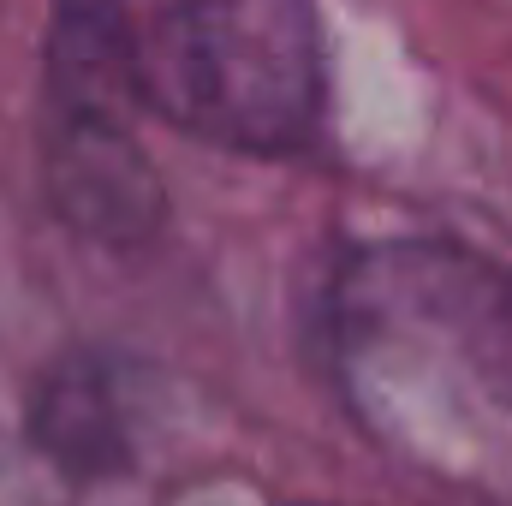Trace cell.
<instances>
[{"label":"cell","mask_w":512,"mask_h":506,"mask_svg":"<svg viewBox=\"0 0 512 506\" xmlns=\"http://www.w3.org/2000/svg\"><path fill=\"white\" fill-rule=\"evenodd\" d=\"M137 108L233 155H298L328 102L316 0H167L131 42Z\"/></svg>","instance_id":"cell-1"},{"label":"cell","mask_w":512,"mask_h":506,"mask_svg":"<svg viewBox=\"0 0 512 506\" xmlns=\"http://www.w3.org/2000/svg\"><path fill=\"white\" fill-rule=\"evenodd\" d=\"M137 24L120 0H48V114H120L131 84Z\"/></svg>","instance_id":"cell-4"},{"label":"cell","mask_w":512,"mask_h":506,"mask_svg":"<svg viewBox=\"0 0 512 506\" xmlns=\"http://www.w3.org/2000/svg\"><path fill=\"white\" fill-rule=\"evenodd\" d=\"M24 435L66 483H114L131 471L120 393H114L108 364L90 352H60L36 376L30 405H24Z\"/></svg>","instance_id":"cell-3"},{"label":"cell","mask_w":512,"mask_h":506,"mask_svg":"<svg viewBox=\"0 0 512 506\" xmlns=\"http://www.w3.org/2000/svg\"><path fill=\"white\" fill-rule=\"evenodd\" d=\"M48 191L60 221L120 251L143 245L167 215L149 155L120 114H48Z\"/></svg>","instance_id":"cell-2"}]
</instances>
